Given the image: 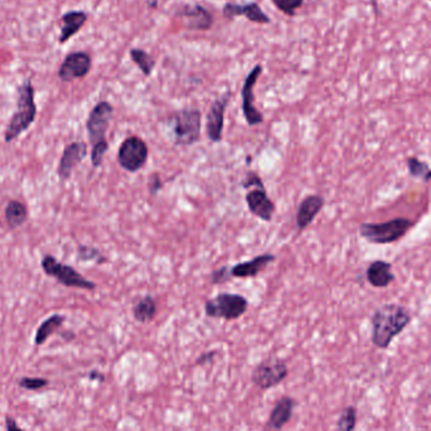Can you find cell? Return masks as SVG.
<instances>
[{
	"label": "cell",
	"mask_w": 431,
	"mask_h": 431,
	"mask_svg": "<svg viewBox=\"0 0 431 431\" xmlns=\"http://www.w3.org/2000/svg\"><path fill=\"white\" fill-rule=\"evenodd\" d=\"M411 321V313L404 306L388 303L377 308L371 318L372 343L380 350H388Z\"/></svg>",
	"instance_id": "6da1fadb"
},
{
	"label": "cell",
	"mask_w": 431,
	"mask_h": 431,
	"mask_svg": "<svg viewBox=\"0 0 431 431\" xmlns=\"http://www.w3.org/2000/svg\"><path fill=\"white\" fill-rule=\"evenodd\" d=\"M37 111L38 110L34 100V88L32 81L27 78L18 88L16 109L6 125L4 142L6 144L14 142L23 133H26L36 120Z\"/></svg>",
	"instance_id": "7a4b0ae2"
},
{
	"label": "cell",
	"mask_w": 431,
	"mask_h": 431,
	"mask_svg": "<svg viewBox=\"0 0 431 431\" xmlns=\"http://www.w3.org/2000/svg\"><path fill=\"white\" fill-rule=\"evenodd\" d=\"M170 128L175 144L193 145L201 137L202 113L198 109L180 110L172 115Z\"/></svg>",
	"instance_id": "3957f363"
},
{
	"label": "cell",
	"mask_w": 431,
	"mask_h": 431,
	"mask_svg": "<svg viewBox=\"0 0 431 431\" xmlns=\"http://www.w3.org/2000/svg\"><path fill=\"white\" fill-rule=\"evenodd\" d=\"M412 227L411 219L398 217L383 224H362L360 235L373 245H388L401 240Z\"/></svg>",
	"instance_id": "277c9868"
},
{
	"label": "cell",
	"mask_w": 431,
	"mask_h": 431,
	"mask_svg": "<svg viewBox=\"0 0 431 431\" xmlns=\"http://www.w3.org/2000/svg\"><path fill=\"white\" fill-rule=\"evenodd\" d=\"M41 266L47 276L55 279L57 283L66 288L81 290H95L98 288L96 283L85 278L76 269L72 268L71 265L58 261L53 255H44Z\"/></svg>",
	"instance_id": "5b68a950"
},
{
	"label": "cell",
	"mask_w": 431,
	"mask_h": 431,
	"mask_svg": "<svg viewBox=\"0 0 431 431\" xmlns=\"http://www.w3.org/2000/svg\"><path fill=\"white\" fill-rule=\"evenodd\" d=\"M249 301L245 296L232 293H219L204 304L207 317L224 321H235L242 317L247 311Z\"/></svg>",
	"instance_id": "8992f818"
},
{
	"label": "cell",
	"mask_w": 431,
	"mask_h": 431,
	"mask_svg": "<svg viewBox=\"0 0 431 431\" xmlns=\"http://www.w3.org/2000/svg\"><path fill=\"white\" fill-rule=\"evenodd\" d=\"M113 114L114 108L109 101H100L90 111L86 120V130L93 147L109 144L106 139V131L109 129Z\"/></svg>",
	"instance_id": "52a82bcc"
},
{
	"label": "cell",
	"mask_w": 431,
	"mask_h": 431,
	"mask_svg": "<svg viewBox=\"0 0 431 431\" xmlns=\"http://www.w3.org/2000/svg\"><path fill=\"white\" fill-rule=\"evenodd\" d=\"M149 149L142 137L133 135L121 142L118 152V162L129 173H137L147 164Z\"/></svg>",
	"instance_id": "ba28073f"
},
{
	"label": "cell",
	"mask_w": 431,
	"mask_h": 431,
	"mask_svg": "<svg viewBox=\"0 0 431 431\" xmlns=\"http://www.w3.org/2000/svg\"><path fill=\"white\" fill-rule=\"evenodd\" d=\"M288 375L289 368L285 360L280 358H269L262 360L260 365L255 367V370L252 371L251 381L257 388L269 390L283 383Z\"/></svg>",
	"instance_id": "9c48e42d"
},
{
	"label": "cell",
	"mask_w": 431,
	"mask_h": 431,
	"mask_svg": "<svg viewBox=\"0 0 431 431\" xmlns=\"http://www.w3.org/2000/svg\"><path fill=\"white\" fill-rule=\"evenodd\" d=\"M261 73L262 66H254L251 71L249 72V75L246 76L244 85H242V90H241L242 111H244L245 120L250 126L260 125L264 123V115L255 106V93H254Z\"/></svg>",
	"instance_id": "30bf717a"
},
{
	"label": "cell",
	"mask_w": 431,
	"mask_h": 431,
	"mask_svg": "<svg viewBox=\"0 0 431 431\" xmlns=\"http://www.w3.org/2000/svg\"><path fill=\"white\" fill-rule=\"evenodd\" d=\"M93 67V57L85 51H76L66 56L57 76L62 82H72L88 76Z\"/></svg>",
	"instance_id": "8fae6325"
},
{
	"label": "cell",
	"mask_w": 431,
	"mask_h": 431,
	"mask_svg": "<svg viewBox=\"0 0 431 431\" xmlns=\"http://www.w3.org/2000/svg\"><path fill=\"white\" fill-rule=\"evenodd\" d=\"M88 147L85 142H72L66 145L61 155L60 163L57 168V175L62 182L71 178L73 170L78 164L82 163L88 157Z\"/></svg>",
	"instance_id": "7c38bea8"
},
{
	"label": "cell",
	"mask_w": 431,
	"mask_h": 431,
	"mask_svg": "<svg viewBox=\"0 0 431 431\" xmlns=\"http://www.w3.org/2000/svg\"><path fill=\"white\" fill-rule=\"evenodd\" d=\"M231 93H224L222 96L213 101L211 108L208 110L206 129L207 137L212 142H219L222 140L224 126V111L229 103Z\"/></svg>",
	"instance_id": "4fadbf2b"
},
{
	"label": "cell",
	"mask_w": 431,
	"mask_h": 431,
	"mask_svg": "<svg viewBox=\"0 0 431 431\" xmlns=\"http://www.w3.org/2000/svg\"><path fill=\"white\" fill-rule=\"evenodd\" d=\"M175 16L185 19V27L189 31H208L214 23L213 16L199 4H185L175 11Z\"/></svg>",
	"instance_id": "5bb4252c"
},
{
	"label": "cell",
	"mask_w": 431,
	"mask_h": 431,
	"mask_svg": "<svg viewBox=\"0 0 431 431\" xmlns=\"http://www.w3.org/2000/svg\"><path fill=\"white\" fill-rule=\"evenodd\" d=\"M222 16L227 19H234L237 16H245L247 21L256 24H270V16L262 11L261 6L255 1L237 4V3H226L222 8Z\"/></svg>",
	"instance_id": "9a60e30c"
},
{
	"label": "cell",
	"mask_w": 431,
	"mask_h": 431,
	"mask_svg": "<svg viewBox=\"0 0 431 431\" xmlns=\"http://www.w3.org/2000/svg\"><path fill=\"white\" fill-rule=\"evenodd\" d=\"M246 203L250 212L256 216L257 219L270 222L273 219L274 213H275V204L273 201L269 198L268 193L264 188H254L251 191L247 192L246 194Z\"/></svg>",
	"instance_id": "2e32d148"
},
{
	"label": "cell",
	"mask_w": 431,
	"mask_h": 431,
	"mask_svg": "<svg viewBox=\"0 0 431 431\" xmlns=\"http://www.w3.org/2000/svg\"><path fill=\"white\" fill-rule=\"evenodd\" d=\"M324 204L326 199L321 194H311L301 201L296 212V226L299 231H304L311 226V222L322 211Z\"/></svg>",
	"instance_id": "e0dca14e"
},
{
	"label": "cell",
	"mask_w": 431,
	"mask_h": 431,
	"mask_svg": "<svg viewBox=\"0 0 431 431\" xmlns=\"http://www.w3.org/2000/svg\"><path fill=\"white\" fill-rule=\"evenodd\" d=\"M275 259L276 257L273 254H261L249 261L236 264L235 266L231 268V274L234 278L237 279L256 278L264 269L268 268L271 262L275 261Z\"/></svg>",
	"instance_id": "ac0fdd59"
},
{
	"label": "cell",
	"mask_w": 431,
	"mask_h": 431,
	"mask_svg": "<svg viewBox=\"0 0 431 431\" xmlns=\"http://www.w3.org/2000/svg\"><path fill=\"white\" fill-rule=\"evenodd\" d=\"M88 16L86 11H70L61 16V28L58 43L63 44L81 31V28L88 22Z\"/></svg>",
	"instance_id": "d6986e66"
},
{
	"label": "cell",
	"mask_w": 431,
	"mask_h": 431,
	"mask_svg": "<svg viewBox=\"0 0 431 431\" xmlns=\"http://www.w3.org/2000/svg\"><path fill=\"white\" fill-rule=\"evenodd\" d=\"M367 281L373 288H388L395 281V274L393 273V265L388 261L376 260L368 265L366 271Z\"/></svg>",
	"instance_id": "ffe728a7"
},
{
	"label": "cell",
	"mask_w": 431,
	"mask_h": 431,
	"mask_svg": "<svg viewBox=\"0 0 431 431\" xmlns=\"http://www.w3.org/2000/svg\"><path fill=\"white\" fill-rule=\"evenodd\" d=\"M294 407L295 400L291 399L289 396H284L278 400V403L274 406L273 411L269 417V430H281L291 419Z\"/></svg>",
	"instance_id": "44dd1931"
},
{
	"label": "cell",
	"mask_w": 431,
	"mask_h": 431,
	"mask_svg": "<svg viewBox=\"0 0 431 431\" xmlns=\"http://www.w3.org/2000/svg\"><path fill=\"white\" fill-rule=\"evenodd\" d=\"M65 322L66 317L65 316H62V314H52L51 317L44 319L43 322L39 324V327L36 331L34 344L37 347L43 346L48 341L51 336H53L58 329L62 328Z\"/></svg>",
	"instance_id": "7402d4cb"
},
{
	"label": "cell",
	"mask_w": 431,
	"mask_h": 431,
	"mask_svg": "<svg viewBox=\"0 0 431 431\" xmlns=\"http://www.w3.org/2000/svg\"><path fill=\"white\" fill-rule=\"evenodd\" d=\"M4 216H6L8 227L11 229H16L22 227L23 224L27 222L29 212L24 203L16 201V199H11L6 203Z\"/></svg>",
	"instance_id": "603a6c76"
},
{
	"label": "cell",
	"mask_w": 431,
	"mask_h": 431,
	"mask_svg": "<svg viewBox=\"0 0 431 431\" xmlns=\"http://www.w3.org/2000/svg\"><path fill=\"white\" fill-rule=\"evenodd\" d=\"M157 314V303L152 295L142 296L140 301L133 308V316L139 323H149L153 321Z\"/></svg>",
	"instance_id": "cb8c5ba5"
},
{
	"label": "cell",
	"mask_w": 431,
	"mask_h": 431,
	"mask_svg": "<svg viewBox=\"0 0 431 431\" xmlns=\"http://www.w3.org/2000/svg\"><path fill=\"white\" fill-rule=\"evenodd\" d=\"M130 58L139 67V70L142 71L144 76L149 77L153 73L157 62L152 56L147 53V51L142 48H131Z\"/></svg>",
	"instance_id": "d4e9b609"
},
{
	"label": "cell",
	"mask_w": 431,
	"mask_h": 431,
	"mask_svg": "<svg viewBox=\"0 0 431 431\" xmlns=\"http://www.w3.org/2000/svg\"><path fill=\"white\" fill-rule=\"evenodd\" d=\"M406 163H407V170H409L411 177L424 180V182H430L431 168L425 162H421L420 159L416 158V157H409Z\"/></svg>",
	"instance_id": "484cf974"
},
{
	"label": "cell",
	"mask_w": 431,
	"mask_h": 431,
	"mask_svg": "<svg viewBox=\"0 0 431 431\" xmlns=\"http://www.w3.org/2000/svg\"><path fill=\"white\" fill-rule=\"evenodd\" d=\"M355 424H357V410L355 406H348L339 416L337 431H353Z\"/></svg>",
	"instance_id": "4316f807"
},
{
	"label": "cell",
	"mask_w": 431,
	"mask_h": 431,
	"mask_svg": "<svg viewBox=\"0 0 431 431\" xmlns=\"http://www.w3.org/2000/svg\"><path fill=\"white\" fill-rule=\"evenodd\" d=\"M77 259L80 261H93L96 264H104L106 261L104 255L98 249L91 246L80 245L77 249Z\"/></svg>",
	"instance_id": "83f0119b"
},
{
	"label": "cell",
	"mask_w": 431,
	"mask_h": 431,
	"mask_svg": "<svg viewBox=\"0 0 431 431\" xmlns=\"http://www.w3.org/2000/svg\"><path fill=\"white\" fill-rule=\"evenodd\" d=\"M271 3L285 16H295L298 9L304 4V0H271Z\"/></svg>",
	"instance_id": "f1b7e54d"
},
{
	"label": "cell",
	"mask_w": 431,
	"mask_h": 431,
	"mask_svg": "<svg viewBox=\"0 0 431 431\" xmlns=\"http://www.w3.org/2000/svg\"><path fill=\"white\" fill-rule=\"evenodd\" d=\"M48 385V380L42 377H22L21 380H18V386L29 391H39Z\"/></svg>",
	"instance_id": "f546056e"
},
{
	"label": "cell",
	"mask_w": 431,
	"mask_h": 431,
	"mask_svg": "<svg viewBox=\"0 0 431 431\" xmlns=\"http://www.w3.org/2000/svg\"><path fill=\"white\" fill-rule=\"evenodd\" d=\"M234 276L231 274V268H229V266H222V268L217 269V270H214L211 274V283L213 285L224 284V283H227Z\"/></svg>",
	"instance_id": "4dcf8cb0"
},
{
	"label": "cell",
	"mask_w": 431,
	"mask_h": 431,
	"mask_svg": "<svg viewBox=\"0 0 431 431\" xmlns=\"http://www.w3.org/2000/svg\"><path fill=\"white\" fill-rule=\"evenodd\" d=\"M242 187L244 188H264V183L262 180L260 178V175H257L256 172H249L246 175L245 180H242Z\"/></svg>",
	"instance_id": "1f68e13d"
},
{
	"label": "cell",
	"mask_w": 431,
	"mask_h": 431,
	"mask_svg": "<svg viewBox=\"0 0 431 431\" xmlns=\"http://www.w3.org/2000/svg\"><path fill=\"white\" fill-rule=\"evenodd\" d=\"M147 186H149L150 193L153 196H155L163 188V183H162V180H160V175L158 173H153V175H150L149 182H147Z\"/></svg>",
	"instance_id": "d6a6232c"
},
{
	"label": "cell",
	"mask_w": 431,
	"mask_h": 431,
	"mask_svg": "<svg viewBox=\"0 0 431 431\" xmlns=\"http://www.w3.org/2000/svg\"><path fill=\"white\" fill-rule=\"evenodd\" d=\"M6 431H26L18 426L16 419L11 415H6Z\"/></svg>",
	"instance_id": "836d02e7"
},
{
	"label": "cell",
	"mask_w": 431,
	"mask_h": 431,
	"mask_svg": "<svg viewBox=\"0 0 431 431\" xmlns=\"http://www.w3.org/2000/svg\"><path fill=\"white\" fill-rule=\"evenodd\" d=\"M216 350H209V352H206V353H203L198 360H197V365H202V363H206V362H211L213 360V357L216 355Z\"/></svg>",
	"instance_id": "e575fe53"
},
{
	"label": "cell",
	"mask_w": 431,
	"mask_h": 431,
	"mask_svg": "<svg viewBox=\"0 0 431 431\" xmlns=\"http://www.w3.org/2000/svg\"><path fill=\"white\" fill-rule=\"evenodd\" d=\"M88 377H90V380H100V381H104V376L98 371L90 372Z\"/></svg>",
	"instance_id": "d590c367"
},
{
	"label": "cell",
	"mask_w": 431,
	"mask_h": 431,
	"mask_svg": "<svg viewBox=\"0 0 431 431\" xmlns=\"http://www.w3.org/2000/svg\"><path fill=\"white\" fill-rule=\"evenodd\" d=\"M0 227H1V221H0Z\"/></svg>",
	"instance_id": "8d00e7d4"
},
{
	"label": "cell",
	"mask_w": 431,
	"mask_h": 431,
	"mask_svg": "<svg viewBox=\"0 0 431 431\" xmlns=\"http://www.w3.org/2000/svg\"><path fill=\"white\" fill-rule=\"evenodd\" d=\"M430 1H431V0H430Z\"/></svg>",
	"instance_id": "74e56055"
}]
</instances>
